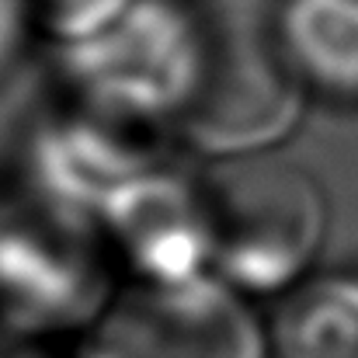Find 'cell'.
<instances>
[{
	"mask_svg": "<svg viewBox=\"0 0 358 358\" xmlns=\"http://www.w3.org/2000/svg\"><path fill=\"white\" fill-rule=\"evenodd\" d=\"M268 38L310 101L358 108V0H282Z\"/></svg>",
	"mask_w": 358,
	"mask_h": 358,
	"instance_id": "obj_7",
	"label": "cell"
},
{
	"mask_svg": "<svg viewBox=\"0 0 358 358\" xmlns=\"http://www.w3.org/2000/svg\"><path fill=\"white\" fill-rule=\"evenodd\" d=\"M132 0H28L35 35L56 49L84 45L112 28Z\"/></svg>",
	"mask_w": 358,
	"mask_h": 358,
	"instance_id": "obj_9",
	"label": "cell"
},
{
	"mask_svg": "<svg viewBox=\"0 0 358 358\" xmlns=\"http://www.w3.org/2000/svg\"><path fill=\"white\" fill-rule=\"evenodd\" d=\"M0 358H98L91 334L87 338H56V341H17L0 345Z\"/></svg>",
	"mask_w": 358,
	"mask_h": 358,
	"instance_id": "obj_11",
	"label": "cell"
},
{
	"mask_svg": "<svg viewBox=\"0 0 358 358\" xmlns=\"http://www.w3.org/2000/svg\"><path fill=\"white\" fill-rule=\"evenodd\" d=\"M98 358H271L247 296L216 275L178 285H122L91 334Z\"/></svg>",
	"mask_w": 358,
	"mask_h": 358,
	"instance_id": "obj_5",
	"label": "cell"
},
{
	"mask_svg": "<svg viewBox=\"0 0 358 358\" xmlns=\"http://www.w3.org/2000/svg\"><path fill=\"white\" fill-rule=\"evenodd\" d=\"M278 358H358V268L310 275L271 324Z\"/></svg>",
	"mask_w": 358,
	"mask_h": 358,
	"instance_id": "obj_8",
	"label": "cell"
},
{
	"mask_svg": "<svg viewBox=\"0 0 358 358\" xmlns=\"http://www.w3.org/2000/svg\"><path fill=\"white\" fill-rule=\"evenodd\" d=\"M125 285L94 213L0 199V345L87 338Z\"/></svg>",
	"mask_w": 358,
	"mask_h": 358,
	"instance_id": "obj_1",
	"label": "cell"
},
{
	"mask_svg": "<svg viewBox=\"0 0 358 358\" xmlns=\"http://www.w3.org/2000/svg\"><path fill=\"white\" fill-rule=\"evenodd\" d=\"M98 227L125 285H178L213 275V213L206 171L164 160L119 185Z\"/></svg>",
	"mask_w": 358,
	"mask_h": 358,
	"instance_id": "obj_6",
	"label": "cell"
},
{
	"mask_svg": "<svg viewBox=\"0 0 358 358\" xmlns=\"http://www.w3.org/2000/svg\"><path fill=\"white\" fill-rule=\"evenodd\" d=\"M213 213V275L254 299L289 296L313 275L327 240L320 181L268 157L206 171Z\"/></svg>",
	"mask_w": 358,
	"mask_h": 358,
	"instance_id": "obj_3",
	"label": "cell"
},
{
	"mask_svg": "<svg viewBox=\"0 0 358 358\" xmlns=\"http://www.w3.org/2000/svg\"><path fill=\"white\" fill-rule=\"evenodd\" d=\"M310 98L289 77L271 38L216 28L202 84L181 115L178 143L209 160L234 164L268 157L306 115Z\"/></svg>",
	"mask_w": 358,
	"mask_h": 358,
	"instance_id": "obj_4",
	"label": "cell"
},
{
	"mask_svg": "<svg viewBox=\"0 0 358 358\" xmlns=\"http://www.w3.org/2000/svg\"><path fill=\"white\" fill-rule=\"evenodd\" d=\"M216 28L188 0H132L112 28L56 49L49 87L143 132L178 139Z\"/></svg>",
	"mask_w": 358,
	"mask_h": 358,
	"instance_id": "obj_2",
	"label": "cell"
},
{
	"mask_svg": "<svg viewBox=\"0 0 358 358\" xmlns=\"http://www.w3.org/2000/svg\"><path fill=\"white\" fill-rule=\"evenodd\" d=\"M31 38H35V24L28 14V0H0V87L21 66Z\"/></svg>",
	"mask_w": 358,
	"mask_h": 358,
	"instance_id": "obj_10",
	"label": "cell"
}]
</instances>
